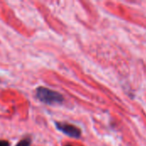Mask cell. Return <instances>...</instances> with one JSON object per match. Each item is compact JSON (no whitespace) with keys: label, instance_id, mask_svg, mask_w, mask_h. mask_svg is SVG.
<instances>
[{"label":"cell","instance_id":"cell-4","mask_svg":"<svg viewBox=\"0 0 146 146\" xmlns=\"http://www.w3.org/2000/svg\"><path fill=\"white\" fill-rule=\"evenodd\" d=\"M0 146H10V144L6 140H0Z\"/></svg>","mask_w":146,"mask_h":146},{"label":"cell","instance_id":"cell-1","mask_svg":"<svg viewBox=\"0 0 146 146\" xmlns=\"http://www.w3.org/2000/svg\"><path fill=\"white\" fill-rule=\"evenodd\" d=\"M36 98L41 103L49 105L61 104L63 102V97L62 94L43 86L38 87L36 89Z\"/></svg>","mask_w":146,"mask_h":146},{"label":"cell","instance_id":"cell-3","mask_svg":"<svg viewBox=\"0 0 146 146\" xmlns=\"http://www.w3.org/2000/svg\"><path fill=\"white\" fill-rule=\"evenodd\" d=\"M31 139L30 138H26L23 139L22 140H21L20 142H18V144L15 146H30L31 145Z\"/></svg>","mask_w":146,"mask_h":146},{"label":"cell","instance_id":"cell-2","mask_svg":"<svg viewBox=\"0 0 146 146\" xmlns=\"http://www.w3.org/2000/svg\"><path fill=\"white\" fill-rule=\"evenodd\" d=\"M55 125H56V127L61 131L62 133H63L64 134L71 137V138H75V139H78L80 137L81 135V132L80 130L72 125V124H68V123H65V122H57L56 121L55 122Z\"/></svg>","mask_w":146,"mask_h":146}]
</instances>
